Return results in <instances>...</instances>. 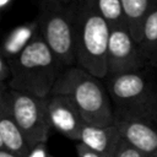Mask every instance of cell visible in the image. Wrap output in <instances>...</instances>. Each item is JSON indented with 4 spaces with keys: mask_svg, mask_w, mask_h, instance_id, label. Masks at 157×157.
<instances>
[{
    "mask_svg": "<svg viewBox=\"0 0 157 157\" xmlns=\"http://www.w3.org/2000/svg\"><path fill=\"white\" fill-rule=\"evenodd\" d=\"M0 148H5L4 147V144H2V140H1V136H0Z\"/></svg>",
    "mask_w": 157,
    "mask_h": 157,
    "instance_id": "603a6c76",
    "label": "cell"
},
{
    "mask_svg": "<svg viewBox=\"0 0 157 157\" xmlns=\"http://www.w3.org/2000/svg\"><path fill=\"white\" fill-rule=\"evenodd\" d=\"M11 76V69L10 65L7 63V60L5 59L1 49H0V83L4 81H9Z\"/></svg>",
    "mask_w": 157,
    "mask_h": 157,
    "instance_id": "ac0fdd59",
    "label": "cell"
},
{
    "mask_svg": "<svg viewBox=\"0 0 157 157\" xmlns=\"http://www.w3.org/2000/svg\"><path fill=\"white\" fill-rule=\"evenodd\" d=\"M121 140V134L115 123L108 126H96L85 123L80 135V142L101 157H115Z\"/></svg>",
    "mask_w": 157,
    "mask_h": 157,
    "instance_id": "30bf717a",
    "label": "cell"
},
{
    "mask_svg": "<svg viewBox=\"0 0 157 157\" xmlns=\"http://www.w3.org/2000/svg\"><path fill=\"white\" fill-rule=\"evenodd\" d=\"M99 13L110 27L126 25V17L121 0H96Z\"/></svg>",
    "mask_w": 157,
    "mask_h": 157,
    "instance_id": "9a60e30c",
    "label": "cell"
},
{
    "mask_svg": "<svg viewBox=\"0 0 157 157\" xmlns=\"http://www.w3.org/2000/svg\"><path fill=\"white\" fill-rule=\"evenodd\" d=\"M148 67L140 47L126 25L110 27L107 53V75Z\"/></svg>",
    "mask_w": 157,
    "mask_h": 157,
    "instance_id": "52a82bcc",
    "label": "cell"
},
{
    "mask_svg": "<svg viewBox=\"0 0 157 157\" xmlns=\"http://www.w3.org/2000/svg\"><path fill=\"white\" fill-rule=\"evenodd\" d=\"M40 34L65 67L76 65L71 1L38 0Z\"/></svg>",
    "mask_w": 157,
    "mask_h": 157,
    "instance_id": "5b68a950",
    "label": "cell"
},
{
    "mask_svg": "<svg viewBox=\"0 0 157 157\" xmlns=\"http://www.w3.org/2000/svg\"><path fill=\"white\" fill-rule=\"evenodd\" d=\"M40 34V26L38 17L25 22L22 25L16 26L10 31L4 40L0 44V49L7 60L9 65H11L18 55Z\"/></svg>",
    "mask_w": 157,
    "mask_h": 157,
    "instance_id": "7c38bea8",
    "label": "cell"
},
{
    "mask_svg": "<svg viewBox=\"0 0 157 157\" xmlns=\"http://www.w3.org/2000/svg\"><path fill=\"white\" fill-rule=\"evenodd\" d=\"M52 93L70 97L86 124L108 126L115 123L113 103L104 80L78 65L69 66L63 71Z\"/></svg>",
    "mask_w": 157,
    "mask_h": 157,
    "instance_id": "3957f363",
    "label": "cell"
},
{
    "mask_svg": "<svg viewBox=\"0 0 157 157\" xmlns=\"http://www.w3.org/2000/svg\"><path fill=\"white\" fill-rule=\"evenodd\" d=\"M76 152H77V157H101L98 153H96L94 151H92L90 147H87L85 144L80 141L76 144Z\"/></svg>",
    "mask_w": 157,
    "mask_h": 157,
    "instance_id": "d6986e66",
    "label": "cell"
},
{
    "mask_svg": "<svg viewBox=\"0 0 157 157\" xmlns=\"http://www.w3.org/2000/svg\"><path fill=\"white\" fill-rule=\"evenodd\" d=\"M45 110L52 130L76 142L80 141L85 121L70 97L61 93H50L45 97Z\"/></svg>",
    "mask_w": 157,
    "mask_h": 157,
    "instance_id": "ba28073f",
    "label": "cell"
},
{
    "mask_svg": "<svg viewBox=\"0 0 157 157\" xmlns=\"http://www.w3.org/2000/svg\"><path fill=\"white\" fill-rule=\"evenodd\" d=\"M11 2H12V0H0V18L4 15V12L7 11V9L11 5Z\"/></svg>",
    "mask_w": 157,
    "mask_h": 157,
    "instance_id": "ffe728a7",
    "label": "cell"
},
{
    "mask_svg": "<svg viewBox=\"0 0 157 157\" xmlns=\"http://www.w3.org/2000/svg\"><path fill=\"white\" fill-rule=\"evenodd\" d=\"M10 69L7 86L47 97L66 67L39 34L10 65Z\"/></svg>",
    "mask_w": 157,
    "mask_h": 157,
    "instance_id": "277c9868",
    "label": "cell"
},
{
    "mask_svg": "<svg viewBox=\"0 0 157 157\" xmlns=\"http://www.w3.org/2000/svg\"><path fill=\"white\" fill-rule=\"evenodd\" d=\"M123 140L147 157H157V128L145 119L115 120Z\"/></svg>",
    "mask_w": 157,
    "mask_h": 157,
    "instance_id": "9c48e42d",
    "label": "cell"
},
{
    "mask_svg": "<svg viewBox=\"0 0 157 157\" xmlns=\"http://www.w3.org/2000/svg\"><path fill=\"white\" fill-rule=\"evenodd\" d=\"M0 136L4 147L6 150L20 157H27L31 146L28 145L25 135L22 134L21 129L18 128L10 110V107L7 104L1 86H0Z\"/></svg>",
    "mask_w": 157,
    "mask_h": 157,
    "instance_id": "8fae6325",
    "label": "cell"
},
{
    "mask_svg": "<svg viewBox=\"0 0 157 157\" xmlns=\"http://www.w3.org/2000/svg\"><path fill=\"white\" fill-rule=\"evenodd\" d=\"M52 157H54V156H52Z\"/></svg>",
    "mask_w": 157,
    "mask_h": 157,
    "instance_id": "d4e9b609",
    "label": "cell"
},
{
    "mask_svg": "<svg viewBox=\"0 0 157 157\" xmlns=\"http://www.w3.org/2000/svg\"><path fill=\"white\" fill-rule=\"evenodd\" d=\"M126 23L136 42L140 38L141 26L146 15L157 6V0H121Z\"/></svg>",
    "mask_w": 157,
    "mask_h": 157,
    "instance_id": "5bb4252c",
    "label": "cell"
},
{
    "mask_svg": "<svg viewBox=\"0 0 157 157\" xmlns=\"http://www.w3.org/2000/svg\"><path fill=\"white\" fill-rule=\"evenodd\" d=\"M152 124L157 128V105L155 108V113H153V117H152Z\"/></svg>",
    "mask_w": 157,
    "mask_h": 157,
    "instance_id": "7402d4cb",
    "label": "cell"
},
{
    "mask_svg": "<svg viewBox=\"0 0 157 157\" xmlns=\"http://www.w3.org/2000/svg\"><path fill=\"white\" fill-rule=\"evenodd\" d=\"M103 80L115 120L137 118L152 123L157 105V67L107 75Z\"/></svg>",
    "mask_w": 157,
    "mask_h": 157,
    "instance_id": "7a4b0ae2",
    "label": "cell"
},
{
    "mask_svg": "<svg viewBox=\"0 0 157 157\" xmlns=\"http://www.w3.org/2000/svg\"><path fill=\"white\" fill-rule=\"evenodd\" d=\"M61 1H65V2H70V1H72V0H61Z\"/></svg>",
    "mask_w": 157,
    "mask_h": 157,
    "instance_id": "cb8c5ba5",
    "label": "cell"
},
{
    "mask_svg": "<svg viewBox=\"0 0 157 157\" xmlns=\"http://www.w3.org/2000/svg\"><path fill=\"white\" fill-rule=\"evenodd\" d=\"M27 157H52V155L49 153L47 148V142H42V144L33 146L29 150Z\"/></svg>",
    "mask_w": 157,
    "mask_h": 157,
    "instance_id": "e0dca14e",
    "label": "cell"
},
{
    "mask_svg": "<svg viewBox=\"0 0 157 157\" xmlns=\"http://www.w3.org/2000/svg\"><path fill=\"white\" fill-rule=\"evenodd\" d=\"M71 6L76 65L104 78L110 26L99 13L96 0H72Z\"/></svg>",
    "mask_w": 157,
    "mask_h": 157,
    "instance_id": "6da1fadb",
    "label": "cell"
},
{
    "mask_svg": "<svg viewBox=\"0 0 157 157\" xmlns=\"http://www.w3.org/2000/svg\"><path fill=\"white\" fill-rule=\"evenodd\" d=\"M115 157H147V156L140 152L137 148H135L130 144H128L125 140H121Z\"/></svg>",
    "mask_w": 157,
    "mask_h": 157,
    "instance_id": "2e32d148",
    "label": "cell"
},
{
    "mask_svg": "<svg viewBox=\"0 0 157 157\" xmlns=\"http://www.w3.org/2000/svg\"><path fill=\"white\" fill-rule=\"evenodd\" d=\"M1 88L10 110L31 148L47 142L52 128L47 118L45 97L15 90L7 85L1 86Z\"/></svg>",
    "mask_w": 157,
    "mask_h": 157,
    "instance_id": "8992f818",
    "label": "cell"
},
{
    "mask_svg": "<svg viewBox=\"0 0 157 157\" xmlns=\"http://www.w3.org/2000/svg\"><path fill=\"white\" fill-rule=\"evenodd\" d=\"M137 44L146 65L148 67H157V6L146 15Z\"/></svg>",
    "mask_w": 157,
    "mask_h": 157,
    "instance_id": "4fadbf2b",
    "label": "cell"
},
{
    "mask_svg": "<svg viewBox=\"0 0 157 157\" xmlns=\"http://www.w3.org/2000/svg\"><path fill=\"white\" fill-rule=\"evenodd\" d=\"M0 157H20V156H17V155L10 152V151L6 150V148H0Z\"/></svg>",
    "mask_w": 157,
    "mask_h": 157,
    "instance_id": "44dd1931",
    "label": "cell"
}]
</instances>
